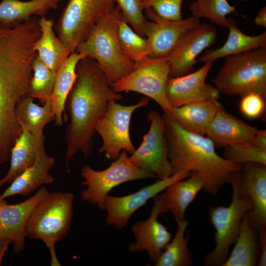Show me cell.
Returning a JSON list of instances; mask_svg holds the SVG:
<instances>
[{"label": "cell", "mask_w": 266, "mask_h": 266, "mask_svg": "<svg viewBox=\"0 0 266 266\" xmlns=\"http://www.w3.org/2000/svg\"><path fill=\"white\" fill-rule=\"evenodd\" d=\"M76 74L65 103L70 115L65 134L67 167L79 152L85 158L91 156L98 122L104 116L110 100L123 98L112 89L94 59L87 57L81 59L77 65Z\"/></svg>", "instance_id": "6da1fadb"}, {"label": "cell", "mask_w": 266, "mask_h": 266, "mask_svg": "<svg viewBox=\"0 0 266 266\" xmlns=\"http://www.w3.org/2000/svg\"><path fill=\"white\" fill-rule=\"evenodd\" d=\"M163 116L172 174L195 173L203 181L204 192L215 195L240 173L242 165L219 156L208 137L187 131L166 114Z\"/></svg>", "instance_id": "7a4b0ae2"}, {"label": "cell", "mask_w": 266, "mask_h": 266, "mask_svg": "<svg viewBox=\"0 0 266 266\" xmlns=\"http://www.w3.org/2000/svg\"><path fill=\"white\" fill-rule=\"evenodd\" d=\"M122 14L116 4L99 20L75 50L96 61L110 86L129 74L134 66V63L122 52L118 39V23Z\"/></svg>", "instance_id": "3957f363"}, {"label": "cell", "mask_w": 266, "mask_h": 266, "mask_svg": "<svg viewBox=\"0 0 266 266\" xmlns=\"http://www.w3.org/2000/svg\"><path fill=\"white\" fill-rule=\"evenodd\" d=\"M74 199L70 193L49 192L34 207L26 225L27 237L41 240L48 249L52 266H61L55 245L70 231Z\"/></svg>", "instance_id": "277c9868"}, {"label": "cell", "mask_w": 266, "mask_h": 266, "mask_svg": "<svg viewBox=\"0 0 266 266\" xmlns=\"http://www.w3.org/2000/svg\"><path fill=\"white\" fill-rule=\"evenodd\" d=\"M212 82L220 94L255 92L266 98V47L226 57Z\"/></svg>", "instance_id": "5b68a950"}, {"label": "cell", "mask_w": 266, "mask_h": 266, "mask_svg": "<svg viewBox=\"0 0 266 266\" xmlns=\"http://www.w3.org/2000/svg\"><path fill=\"white\" fill-rule=\"evenodd\" d=\"M240 173L230 183L232 196L229 206L210 207L209 219L215 230V247L205 256L204 266H223L230 253V247L237 237L244 214L251 209L250 201L242 197L238 192Z\"/></svg>", "instance_id": "8992f818"}, {"label": "cell", "mask_w": 266, "mask_h": 266, "mask_svg": "<svg viewBox=\"0 0 266 266\" xmlns=\"http://www.w3.org/2000/svg\"><path fill=\"white\" fill-rule=\"evenodd\" d=\"M80 174L83 179L81 185L85 187L80 192L81 199L101 210H104L106 196L114 188L132 181L156 177L133 165L125 150L122 151L107 168L97 170L85 165L81 168Z\"/></svg>", "instance_id": "52a82bcc"}, {"label": "cell", "mask_w": 266, "mask_h": 266, "mask_svg": "<svg viewBox=\"0 0 266 266\" xmlns=\"http://www.w3.org/2000/svg\"><path fill=\"white\" fill-rule=\"evenodd\" d=\"M116 5L114 0H68L55 26L58 37L71 53L75 52Z\"/></svg>", "instance_id": "ba28073f"}, {"label": "cell", "mask_w": 266, "mask_h": 266, "mask_svg": "<svg viewBox=\"0 0 266 266\" xmlns=\"http://www.w3.org/2000/svg\"><path fill=\"white\" fill-rule=\"evenodd\" d=\"M166 57H147L134 63L133 70L111 86L115 92H134L153 99L165 114L171 109L166 96V87L169 76Z\"/></svg>", "instance_id": "9c48e42d"}, {"label": "cell", "mask_w": 266, "mask_h": 266, "mask_svg": "<svg viewBox=\"0 0 266 266\" xmlns=\"http://www.w3.org/2000/svg\"><path fill=\"white\" fill-rule=\"evenodd\" d=\"M149 100L143 97L137 103L128 105H122L115 100L109 101L105 113L96 126V132L102 140L100 153L114 161L123 150L131 154L134 152L130 132L132 116L136 110L147 106Z\"/></svg>", "instance_id": "30bf717a"}, {"label": "cell", "mask_w": 266, "mask_h": 266, "mask_svg": "<svg viewBox=\"0 0 266 266\" xmlns=\"http://www.w3.org/2000/svg\"><path fill=\"white\" fill-rule=\"evenodd\" d=\"M147 118L150 123L149 129L143 135L140 146L129 156V160L133 165L153 173L159 179H164L172 175L164 118L159 112L151 110Z\"/></svg>", "instance_id": "8fae6325"}, {"label": "cell", "mask_w": 266, "mask_h": 266, "mask_svg": "<svg viewBox=\"0 0 266 266\" xmlns=\"http://www.w3.org/2000/svg\"><path fill=\"white\" fill-rule=\"evenodd\" d=\"M191 173L188 172L174 174L124 196L115 197L108 195L105 199L104 207V210L107 214L105 219L106 225L122 230L126 227L133 214L150 199L162 193L172 183L185 179Z\"/></svg>", "instance_id": "7c38bea8"}, {"label": "cell", "mask_w": 266, "mask_h": 266, "mask_svg": "<svg viewBox=\"0 0 266 266\" xmlns=\"http://www.w3.org/2000/svg\"><path fill=\"white\" fill-rule=\"evenodd\" d=\"M216 29L210 24L200 23L185 33L166 57L169 76L177 77L193 71L197 57L216 41Z\"/></svg>", "instance_id": "4fadbf2b"}, {"label": "cell", "mask_w": 266, "mask_h": 266, "mask_svg": "<svg viewBox=\"0 0 266 266\" xmlns=\"http://www.w3.org/2000/svg\"><path fill=\"white\" fill-rule=\"evenodd\" d=\"M144 11L150 20L145 21L143 33L148 41L152 57H166L180 38L201 22L200 18L193 15L171 20L159 16L150 8Z\"/></svg>", "instance_id": "5bb4252c"}, {"label": "cell", "mask_w": 266, "mask_h": 266, "mask_svg": "<svg viewBox=\"0 0 266 266\" xmlns=\"http://www.w3.org/2000/svg\"><path fill=\"white\" fill-rule=\"evenodd\" d=\"M204 65L195 71L177 76H169L166 94L171 107L205 100H217L220 96L218 89L205 82L212 63Z\"/></svg>", "instance_id": "9a60e30c"}, {"label": "cell", "mask_w": 266, "mask_h": 266, "mask_svg": "<svg viewBox=\"0 0 266 266\" xmlns=\"http://www.w3.org/2000/svg\"><path fill=\"white\" fill-rule=\"evenodd\" d=\"M154 198V204L149 217L132 225L131 231L135 241L129 244L128 249L132 253L146 252L155 264L171 239V234L158 220L159 215L164 213L160 193Z\"/></svg>", "instance_id": "2e32d148"}, {"label": "cell", "mask_w": 266, "mask_h": 266, "mask_svg": "<svg viewBox=\"0 0 266 266\" xmlns=\"http://www.w3.org/2000/svg\"><path fill=\"white\" fill-rule=\"evenodd\" d=\"M48 192L42 186L33 196L18 203L8 204L5 199L0 200V238L11 240L15 253L24 250L29 217Z\"/></svg>", "instance_id": "e0dca14e"}, {"label": "cell", "mask_w": 266, "mask_h": 266, "mask_svg": "<svg viewBox=\"0 0 266 266\" xmlns=\"http://www.w3.org/2000/svg\"><path fill=\"white\" fill-rule=\"evenodd\" d=\"M238 192L251 203V209L248 212L251 227L257 232L266 228V165L242 164Z\"/></svg>", "instance_id": "ac0fdd59"}, {"label": "cell", "mask_w": 266, "mask_h": 266, "mask_svg": "<svg viewBox=\"0 0 266 266\" xmlns=\"http://www.w3.org/2000/svg\"><path fill=\"white\" fill-rule=\"evenodd\" d=\"M258 129L228 112L221 105L206 130L215 146L250 143Z\"/></svg>", "instance_id": "d6986e66"}, {"label": "cell", "mask_w": 266, "mask_h": 266, "mask_svg": "<svg viewBox=\"0 0 266 266\" xmlns=\"http://www.w3.org/2000/svg\"><path fill=\"white\" fill-rule=\"evenodd\" d=\"M55 164V159L42 147L35 163L18 176L0 195V200L15 196H27L43 185L54 182L50 171Z\"/></svg>", "instance_id": "ffe728a7"}, {"label": "cell", "mask_w": 266, "mask_h": 266, "mask_svg": "<svg viewBox=\"0 0 266 266\" xmlns=\"http://www.w3.org/2000/svg\"><path fill=\"white\" fill-rule=\"evenodd\" d=\"M185 179L172 183L160 193L164 213L170 211L176 222L185 219L187 207L204 186L202 179L195 173Z\"/></svg>", "instance_id": "44dd1931"}, {"label": "cell", "mask_w": 266, "mask_h": 266, "mask_svg": "<svg viewBox=\"0 0 266 266\" xmlns=\"http://www.w3.org/2000/svg\"><path fill=\"white\" fill-rule=\"evenodd\" d=\"M227 19L229 34L225 43L219 48L205 50L198 61L212 63L220 58L266 47V32L257 35H248L239 29L236 21L230 18Z\"/></svg>", "instance_id": "7402d4cb"}, {"label": "cell", "mask_w": 266, "mask_h": 266, "mask_svg": "<svg viewBox=\"0 0 266 266\" xmlns=\"http://www.w3.org/2000/svg\"><path fill=\"white\" fill-rule=\"evenodd\" d=\"M45 136L38 137L26 130L15 141L10 154V164L6 174L0 180V187L10 183L36 161Z\"/></svg>", "instance_id": "603a6c76"}, {"label": "cell", "mask_w": 266, "mask_h": 266, "mask_svg": "<svg viewBox=\"0 0 266 266\" xmlns=\"http://www.w3.org/2000/svg\"><path fill=\"white\" fill-rule=\"evenodd\" d=\"M221 105L218 100H205L172 107L166 114L186 131L205 135L207 126Z\"/></svg>", "instance_id": "cb8c5ba5"}, {"label": "cell", "mask_w": 266, "mask_h": 266, "mask_svg": "<svg viewBox=\"0 0 266 266\" xmlns=\"http://www.w3.org/2000/svg\"><path fill=\"white\" fill-rule=\"evenodd\" d=\"M54 24L53 20L44 16L38 19L40 35L34 44V49L44 64L57 72L71 53L56 35Z\"/></svg>", "instance_id": "d4e9b609"}, {"label": "cell", "mask_w": 266, "mask_h": 266, "mask_svg": "<svg viewBox=\"0 0 266 266\" xmlns=\"http://www.w3.org/2000/svg\"><path fill=\"white\" fill-rule=\"evenodd\" d=\"M34 99L27 96L18 103L15 117L22 130L43 137L45 127L55 120L51 100L40 106L34 102Z\"/></svg>", "instance_id": "484cf974"}, {"label": "cell", "mask_w": 266, "mask_h": 266, "mask_svg": "<svg viewBox=\"0 0 266 266\" xmlns=\"http://www.w3.org/2000/svg\"><path fill=\"white\" fill-rule=\"evenodd\" d=\"M233 249L222 266H257L259 258L258 232L250 226L248 212L243 218Z\"/></svg>", "instance_id": "4316f807"}, {"label": "cell", "mask_w": 266, "mask_h": 266, "mask_svg": "<svg viewBox=\"0 0 266 266\" xmlns=\"http://www.w3.org/2000/svg\"><path fill=\"white\" fill-rule=\"evenodd\" d=\"M86 57L74 52L63 63L57 72V77L51 103L55 116V124L62 126L67 97L76 78V68L78 62Z\"/></svg>", "instance_id": "83f0119b"}, {"label": "cell", "mask_w": 266, "mask_h": 266, "mask_svg": "<svg viewBox=\"0 0 266 266\" xmlns=\"http://www.w3.org/2000/svg\"><path fill=\"white\" fill-rule=\"evenodd\" d=\"M50 8L34 0H1L0 2V26L10 28L28 21L33 16H43Z\"/></svg>", "instance_id": "f1b7e54d"}, {"label": "cell", "mask_w": 266, "mask_h": 266, "mask_svg": "<svg viewBox=\"0 0 266 266\" xmlns=\"http://www.w3.org/2000/svg\"><path fill=\"white\" fill-rule=\"evenodd\" d=\"M176 223L175 234L154 264L156 266H190L193 264L192 254L188 247L190 232L185 233L188 222L184 219Z\"/></svg>", "instance_id": "f546056e"}, {"label": "cell", "mask_w": 266, "mask_h": 266, "mask_svg": "<svg viewBox=\"0 0 266 266\" xmlns=\"http://www.w3.org/2000/svg\"><path fill=\"white\" fill-rule=\"evenodd\" d=\"M117 36L122 52L134 63L150 57V46L147 39L136 33L127 23L123 14L118 20Z\"/></svg>", "instance_id": "4dcf8cb0"}, {"label": "cell", "mask_w": 266, "mask_h": 266, "mask_svg": "<svg viewBox=\"0 0 266 266\" xmlns=\"http://www.w3.org/2000/svg\"><path fill=\"white\" fill-rule=\"evenodd\" d=\"M32 71L28 95L44 104L51 100L57 72L46 66L37 55L33 63Z\"/></svg>", "instance_id": "1f68e13d"}, {"label": "cell", "mask_w": 266, "mask_h": 266, "mask_svg": "<svg viewBox=\"0 0 266 266\" xmlns=\"http://www.w3.org/2000/svg\"><path fill=\"white\" fill-rule=\"evenodd\" d=\"M192 15L199 18L208 19L223 28H228V14L236 13L235 7L227 0H196L189 7Z\"/></svg>", "instance_id": "d6a6232c"}, {"label": "cell", "mask_w": 266, "mask_h": 266, "mask_svg": "<svg viewBox=\"0 0 266 266\" xmlns=\"http://www.w3.org/2000/svg\"><path fill=\"white\" fill-rule=\"evenodd\" d=\"M223 157L235 164L258 163L266 165V150L250 143L238 144L225 147Z\"/></svg>", "instance_id": "836d02e7"}, {"label": "cell", "mask_w": 266, "mask_h": 266, "mask_svg": "<svg viewBox=\"0 0 266 266\" xmlns=\"http://www.w3.org/2000/svg\"><path fill=\"white\" fill-rule=\"evenodd\" d=\"M129 25L138 34L144 37V26L146 18L141 0H114Z\"/></svg>", "instance_id": "e575fe53"}, {"label": "cell", "mask_w": 266, "mask_h": 266, "mask_svg": "<svg viewBox=\"0 0 266 266\" xmlns=\"http://www.w3.org/2000/svg\"><path fill=\"white\" fill-rule=\"evenodd\" d=\"M184 0H141V1L144 10L150 8L162 17L171 20H179L183 19L182 5Z\"/></svg>", "instance_id": "d590c367"}, {"label": "cell", "mask_w": 266, "mask_h": 266, "mask_svg": "<svg viewBox=\"0 0 266 266\" xmlns=\"http://www.w3.org/2000/svg\"><path fill=\"white\" fill-rule=\"evenodd\" d=\"M266 98L261 94L251 92L241 96L239 109L248 118L257 119L264 116L266 109Z\"/></svg>", "instance_id": "8d00e7d4"}, {"label": "cell", "mask_w": 266, "mask_h": 266, "mask_svg": "<svg viewBox=\"0 0 266 266\" xmlns=\"http://www.w3.org/2000/svg\"><path fill=\"white\" fill-rule=\"evenodd\" d=\"M259 244V258L257 266H266V228H262L258 232Z\"/></svg>", "instance_id": "74e56055"}, {"label": "cell", "mask_w": 266, "mask_h": 266, "mask_svg": "<svg viewBox=\"0 0 266 266\" xmlns=\"http://www.w3.org/2000/svg\"><path fill=\"white\" fill-rule=\"evenodd\" d=\"M250 144L266 150V130L258 129Z\"/></svg>", "instance_id": "f35d334b"}, {"label": "cell", "mask_w": 266, "mask_h": 266, "mask_svg": "<svg viewBox=\"0 0 266 266\" xmlns=\"http://www.w3.org/2000/svg\"><path fill=\"white\" fill-rule=\"evenodd\" d=\"M254 22L259 26L266 27V7H263L258 13Z\"/></svg>", "instance_id": "ab89813d"}, {"label": "cell", "mask_w": 266, "mask_h": 266, "mask_svg": "<svg viewBox=\"0 0 266 266\" xmlns=\"http://www.w3.org/2000/svg\"><path fill=\"white\" fill-rule=\"evenodd\" d=\"M11 243L10 239L0 238V266L8 246Z\"/></svg>", "instance_id": "60d3db41"}, {"label": "cell", "mask_w": 266, "mask_h": 266, "mask_svg": "<svg viewBox=\"0 0 266 266\" xmlns=\"http://www.w3.org/2000/svg\"><path fill=\"white\" fill-rule=\"evenodd\" d=\"M41 2L46 4L50 9H56L61 0H34Z\"/></svg>", "instance_id": "b9f144b4"}]
</instances>
